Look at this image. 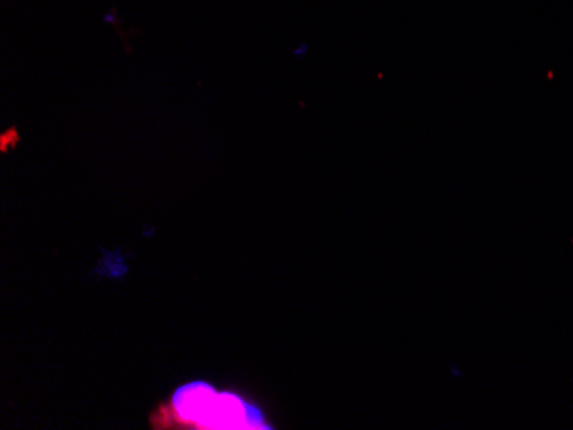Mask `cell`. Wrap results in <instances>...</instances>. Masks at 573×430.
<instances>
[{
	"instance_id": "1",
	"label": "cell",
	"mask_w": 573,
	"mask_h": 430,
	"mask_svg": "<svg viewBox=\"0 0 573 430\" xmlns=\"http://www.w3.org/2000/svg\"><path fill=\"white\" fill-rule=\"evenodd\" d=\"M18 140H19V136H18V132H16V129H7L2 134V138H0V148H2V151L6 153L7 150H9V146L14 148L16 144H18Z\"/></svg>"
}]
</instances>
